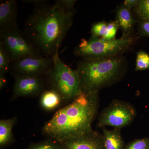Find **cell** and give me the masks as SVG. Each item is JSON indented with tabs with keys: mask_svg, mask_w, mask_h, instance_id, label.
Listing matches in <instances>:
<instances>
[{
	"mask_svg": "<svg viewBox=\"0 0 149 149\" xmlns=\"http://www.w3.org/2000/svg\"><path fill=\"white\" fill-rule=\"evenodd\" d=\"M74 14L56 3L35 6L25 21L23 33L43 56L52 57L71 28Z\"/></svg>",
	"mask_w": 149,
	"mask_h": 149,
	"instance_id": "6da1fadb",
	"label": "cell"
},
{
	"mask_svg": "<svg viewBox=\"0 0 149 149\" xmlns=\"http://www.w3.org/2000/svg\"><path fill=\"white\" fill-rule=\"evenodd\" d=\"M99 92H82L66 106L58 110L46 122L42 133L61 143L93 131L92 124L99 109Z\"/></svg>",
	"mask_w": 149,
	"mask_h": 149,
	"instance_id": "7a4b0ae2",
	"label": "cell"
},
{
	"mask_svg": "<svg viewBox=\"0 0 149 149\" xmlns=\"http://www.w3.org/2000/svg\"><path fill=\"white\" fill-rule=\"evenodd\" d=\"M127 62L122 55L100 59H81L77 63L81 91L85 94L99 92L117 81L124 74Z\"/></svg>",
	"mask_w": 149,
	"mask_h": 149,
	"instance_id": "3957f363",
	"label": "cell"
},
{
	"mask_svg": "<svg viewBox=\"0 0 149 149\" xmlns=\"http://www.w3.org/2000/svg\"><path fill=\"white\" fill-rule=\"evenodd\" d=\"M52 58L53 64L45 76L47 88L56 91L64 102H72L82 93L77 70L64 63L60 58L58 52Z\"/></svg>",
	"mask_w": 149,
	"mask_h": 149,
	"instance_id": "277c9868",
	"label": "cell"
},
{
	"mask_svg": "<svg viewBox=\"0 0 149 149\" xmlns=\"http://www.w3.org/2000/svg\"><path fill=\"white\" fill-rule=\"evenodd\" d=\"M133 35L111 40L91 37L83 39L74 48L73 54L82 59H100L122 55L128 50L138 39Z\"/></svg>",
	"mask_w": 149,
	"mask_h": 149,
	"instance_id": "5b68a950",
	"label": "cell"
},
{
	"mask_svg": "<svg viewBox=\"0 0 149 149\" xmlns=\"http://www.w3.org/2000/svg\"><path fill=\"white\" fill-rule=\"evenodd\" d=\"M0 43L8 54L11 62L26 57H44L29 42L18 25L8 30L0 31Z\"/></svg>",
	"mask_w": 149,
	"mask_h": 149,
	"instance_id": "8992f818",
	"label": "cell"
},
{
	"mask_svg": "<svg viewBox=\"0 0 149 149\" xmlns=\"http://www.w3.org/2000/svg\"><path fill=\"white\" fill-rule=\"evenodd\" d=\"M136 115V109L130 104L115 100L101 113L97 125L100 128L109 126L121 129L130 124Z\"/></svg>",
	"mask_w": 149,
	"mask_h": 149,
	"instance_id": "52a82bcc",
	"label": "cell"
},
{
	"mask_svg": "<svg viewBox=\"0 0 149 149\" xmlns=\"http://www.w3.org/2000/svg\"><path fill=\"white\" fill-rule=\"evenodd\" d=\"M53 64L52 57L22 58L11 62V74L20 76L45 77Z\"/></svg>",
	"mask_w": 149,
	"mask_h": 149,
	"instance_id": "ba28073f",
	"label": "cell"
},
{
	"mask_svg": "<svg viewBox=\"0 0 149 149\" xmlns=\"http://www.w3.org/2000/svg\"><path fill=\"white\" fill-rule=\"evenodd\" d=\"M15 79L11 100L20 97H35L47 88L45 77L20 76L11 74Z\"/></svg>",
	"mask_w": 149,
	"mask_h": 149,
	"instance_id": "9c48e42d",
	"label": "cell"
},
{
	"mask_svg": "<svg viewBox=\"0 0 149 149\" xmlns=\"http://www.w3.org/2000/svg\"><path fill=\"white\" fill-rule=\"evenodd\" d=\"M61 144L63 149H104L102 135L93 130Z\"/></svg>",
	"mask_w": 149,
	"mask_h": 149,
	"instance_id": "30bf717a",
	"label": "cell"
},
{
	"mask_svg": "<svg viewBox=\"0 0 149 149\" xmlns=\"http://www.w3.org/2000/svg\"><path fill=\"white\" fill-rule=\"evenodd\" d=\"M16 0L0 1V31L8 30L17 25Z\"/></svg>",
	"mask_w": 149,
	"mask_h": 149,
	"instance_id": "8fae6325",
	"label": "cell"
},
{
	"mask_svg": "<svg viewBox=\"0 0 149 149\" xmlns=\"http://www.w3.org/2000/svg\"><path fill=\"white\" fill-rule=\"evenodd\" d=\"M116 21L122 32V37L132 35L135 19L130 10L123 5L119 6L116 10Z\"/></svg>",
	"mask_w": 149,
	"mask_h": 149,
	"instance_id": "7c38bea8",
	"label": "cell"
},
{
	"mask_svg": "<svg viewBox=\"0 0 149 149\" xmlns=\"http://www.w3.org/2000/svg\"><path fill=\"white\" fill-rule=\"evenodd\" d=\"M63 102L60 95L53 89L47 88L40 95V106L47 111L54 110L60 106Z\"/></svg>",
	"mask_w": 149,
	"mask_h": 149,
	"instance_id": "4fadbf2b",
	"label": "cell"
},
{
	"mask_svg": "<svg viewBox=\"0 0 149 149\" xmlns=\"http://www.w3.org/2000/svg\"><path fill=\"white\" fill-rule=\"evenodd\" d=\"M102 137L104 149H123L120 129L114 128L107 130L103 128Z\"/></svg>",
	"mask_w": 149,
	"mask_h": 149,
	"instance_id": "5bb4252c",
	"label": "cell"
},
{
	"mask_svg": "<svg viewBox=\"0 0 149 149\" xmlns=\"http://www.w3.org/2000/svg\"><path fill=\"white\" fill-rule=\"evenodd\" d=\"M17 121V117L14 116L7 119L0 120V146H5L13 142L12 130Z\"/></svg>",
	"mask_w": 149,
	"mask_h": 149,
	"instance_id": "9a60e30c",
	"label": "cell"
},
{
	"mask_svg": "<svg viewBox=\"0 0 149 149\" xmlns=\"http://www.w3.org/2000/svg\"><path fill=\"white\" fill-rule=\"evenodd\" d=\"M11 60L10 56L0 43V74H5L10 70Z\"/></svg>",
	"mask_w": 149,
	"mask_h": 149,
	"instance_id": "2e32d148",
	"label": "cell"
},
{
	"mask_svg": "<svg viewBox=\"0 0 149 149\" xmlns=\"http://www.w3.org/2000/svg\"><path fill=\"white\" fill-rule=\"evenodd\" d=\"M149 69V54L141 50L137 53L136 58V71H142Z\"/></svg>",
	"mask_w": 149,
	"mask_h": 149,
	"instance_id": "e0dca14e",
	"label": "cell"
},
{
	"mask_svg": "<svg viewBox=\"0 0 149 149\" xmlns=\"http://www.w3.org/2000/svg\"><path fill=\"white\" fill-rule=\"evenodd\" d=\"M27 149H63L61 143L47 139L40 143L32 144Z\"/></svg>",
	"mask_w": 149,
	"mask_h": 149,
	"instance_id": "ac0fdd59",
	"label": "cell"
},
{
	"mask_svg": "<svg viewBox=\"0 0 149 149\" xmlns=\"http://www.w3.org/2000/svg\"><path fill=\"white\" fill-rule=\"evenodd\" d=\"M135 8L140 20H149V0H140Z\"/></svg>",
	"mask_w": 149,
	"mask_h": 149,
	"instance_id": "d6986e66",
	"label": "cell"
},
{
	"mask_svg": "<svg viewBox=\"0 0 149 149\" xmlns=\"http://www.w3.org/2000/svg\"><path fill=\"white\" fill-rule=\"evenodd\" d=\"M108 23L105 21L95 22L91 27V37L102 38L105 34L107 28Z\"/></svg>",
	"mask_w": 149,
	"mask_h": 149,
	"instance_id": "ffe728a7",
	"label": "cell"
},
{
	"mask_svg": "<svg viewBox=\"0 0 149 149\" xmlns=\"http://www.w3.org/2000/svg\"><path fill=\"white\" fill-rule=\"evenodd\" d=\"M119 27L117 22L112 21L108 23L107 32L102 39L105 40H111L116 39V36Z\"/></svg>",
	"mask_w": 149,
	"mask_h": 149,
	"instance_id": "44dd1931",
	"label": "cell"
},
{
	"mask_svg": "<svg viewBox=\"0 0 149 149\" xmlns=\"http://www.w3.org/2000/svg\"><path fill=\"white\" fill-rule=\"evenodd\" d=\"M126 149H149V138L134 141L128 145Z\"/></svg>",
	"mask_w": 149,
	"mask_h": 149,
	"instance_id": "7402d4cb",
	"label": "cell"
},
{
	"mask_svg": "<svg viewBox=\"0 0 149 149\" xmlns=\"http://www.w3.org/2000/svg\"><path fill=\"white\" fill-rule=\"evenodd\" d=\"M76 1L74 0H56L55 3L68 12L75 13L74 6Z\"/></svg>",
	"mask_w": 149,
	"mask_h": 149,
	"instance_id": "603a6c76",
	"label": "cell"
},
{
	"mask_svg": "<svg viewBox=\"0 0 149 149\" xmlns=\"http://www.w3.org/2000/svg\"><path fill=\"white\" fill-rule=\"evenodd\" d=\"M138 31L141 36L149 37V20H140Z\"/></svg>",
	"mask_w": 149,
	"mask_h": 149,
	"instance_id": "cb8c5ba5",
	"label": "cell"
},
{
	"mask_svg": "<svg viewBox=\"0 0 149 149\" xmlns=\"http://www.w3.org/2000/svg\"><path fill=\"white\" fill-rule=\"evenodd\" d=\"M139 0H125L123 5L131 10V9L135 8L139 4Z\"/></svg>",
	"mask_w": 149,
	"mask_h": 149,
	"instance_id": "d4e9b609",
	"label": "cell"
},
{
	"mask_svg": "<svg viewBox=\"0 0 149 149\" xmlns=\"http://www.w3.org/2000/svg\"><path fill=\"white\" fill-rule=\"evenodd\" d=\"M22 1L27 3L32 4L34 5L35 6L47 2V1L45 0H22Z\"/></svg>",
	"mask_w": 149,
	"mask_h": 149,
	"instance_id": "484cf974",
	"label": "cell"
},
{
	"mask_svg": "<svg viewBox=\"0 0 149 149\" xmlns=\"http://www.w3.org/2000/svg\"><path fill=\"white\" fill-rule=\"evenodd\" d=\"M5 74H0V90H2L6 87L7 83Z\"/></svg>",
	"mask_w": 149,
	"mask_h": 149,
	"instance_id": "4316f807",
	"label": "cell"
}]
</instances>
